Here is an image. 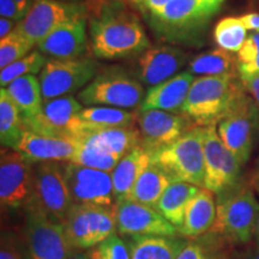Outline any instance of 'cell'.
Instances as JSON below:
<instances>
[{"mask_svg": "<svg viewBox=\"0 0 259 259\" xmlns=\"http://www.w3.org/2000/svg\"><path fill=\"white\" fill-rule=\"evenodd\" d=\"M211 191L199 190L186 210L183 225L178 232L185 238H197L212 228L216 219V198Z\"/></svg>", "mask_w": 259, "mask_h": 259, "instance_id": "24", "label": "cell"}, {"mask_svg": "<svg viewBox=\"0 0 259 259\" xmlns=\"http://www.w3.org/2000/svg\"><path fill=\"white\" fill-rule=\"evenodd\" d=\"M34 47L30 41L22 36L16 29L8 36L0 40V69H5L29 54Z\"/></svg>", "mask_w": 259, "mask_h": 259, "instance_id": "36", "label": "cell"}, {"mask_svg": "<svg viewBox=\"0 0 259 259\" xmlns=\"http://www.w3.org/2000/svg\"><path fill=\"white\" fill-rule=\"evenodd\" d=\"M240 21L247 30L259 31V14H247L240 16Z\"/></svg>", "mask_w": 259, "mask_h": 259, "instance_id": "44", "label": "cell"}, {"mask_svg": "<svg viewBox=\"0 0 259 259\" xmlns=\"http://www.w3.org/2000/svg\"><path fill=\"white\" fill-rule=\"evenodd\" d=\"M90 47L103 60H121L142 54L149 42L137 15L121 0H103L89 17Z\"/></svg>", "mask_w": 259, "mask_h": 259, "instance_id": "1", "label": "cell"}, {"mask_svg": "<svg viewBox=\"0 0 259 259\" xmlns=\"http://www.w3.org/2000/svg\"><path fill=\"white\" fill-rule=\"evenodd\" d=\"M169 2L170 0H141L136 5L141 10L142 14H147V12L156 11V10L161 9L162 6H164Z\"/></svg>", "mask_w": 259, "mask_h": 259, "instance_id": "43", "label": "cell"}, {"mask_svg": "<svg viewBox=\"0 0 259 259\" xmlns=\"http://www.w3.org/2000/svg\"><path fill=\"white\" fill-rule=\"evenodd\" d=\"M145 92L141 80L121 67H111L97 76L78 93L79 102L85 107L105 106L132 109L142 105Z\"/></svg>", "mask_w": 259, "mask_h": 259, "instance_id": "7", "label": "cell"}, {"mask_svg": "<svg viewBox=\"0 0 259 259\" xmlns=\"http://www.w3.org/2000/svg\"><path fill=\"white\" fill-rule=\"evenodd\" d=\"M96 248L102 259H131L127 244L115 233L97 245Z\"/></svg>", "mask_w": 259, "mask_h": 259, "instance_id": "38", "label": "cell"}, {"mask_svg": "<svg viewBox=\"0 0 259 259\" xmlns=\"http://www.w3.org/2000/svg\"><path fill=\"white\" fill-rule=\"evenodd\" d=\"M238 69L240 78L259 74V31L248 35L238 52Z\"/></svg>", "mask_w": 259, "mask_h": 259, "instance_id": "37", "label": "cell"}, {"mask_svg": "<svg viewBox=\"0 0 259 259\" xmlns=\"http://www.w3.org/2000/svg\"><path fill=\"white\" fill-rule=\"evenodd\" d=\"M84 108L78 99L61 96L46 100L37 116L23 120L25 128L35 134L74 139L80 125L79 113Z\"/></svg>", "mask_w": 259, "mask_h": 259, "instance_id": "15", "label": "cell"}, {"mask_svg": "<svg viewBox=\"0 0 259 259\" xmlns=\"http://www.w3.org/2000/svg\"><path fill=\"white\" fill-rule=\"evenodd\" d=\"M138 113L115 107H84L79 113L80 124L90 128L131 127L137 124Z\"/></svg>", "mask_w": 259, "mask_h": 259, "instance_id": "30", "label": "cell"}, {"mask_svg": "<svg viewBox=\"0 0 259 259\" xmlns=\"http://www.w3.org/2000/svg\"><path fill=\"white\" fill-rule=\"evenodd\" d=\"M193 80V74L190 71H184L166 82L151 87L145 93L143 102L139 106V112L160 109V111L183 114L184 105Z\"/></svg>", "mask_w": 259, "mask_h": 259, "instance_id": "21", "label": "cell"}, {"mask_svg": "<svg viewBox=\"0 0 259 259\" xmlns=\"http://www.w3.org/2000/svg\"><path fill=\"white\" fill-rule=\"evenodd\" d=\"M82 138L97 147L105 149L120 158L141 145V132L137 126L131 127L90 128L79 125L74 139Z\"/></svg>", "mask_w": 259, "mask_h": 259, "instance_id": "23", "label": "cell"}, {"mask_svg": "<svg viewBox=\"0 0 259 259\" xmlns=\"http://www.w3.org/2000/svg\"><path fill=\"white\" fill-rule=\"evenodd\" d=\"M27 241L30 259H71L74 248L63 223L27 211Z\"/></svg>", "mask_w": 259, "mask_h": 259, "instance_id": "16", "label": "cell"}, {"mask_svg": "<svg viewBox=\"0 0 259 259\" xmlns=\"http://www.w3.org/2000/svg\"><path fill=\"white\" fill-rule=\"evenodd\" d=\"M251 259H259V247H258V250L254 252L253 255H252Z\"/></svg>", "mask_w": 259, "mask_h": 259, "instance_id": "49", "label": "cell"}, {"mask_svg": "<svg viewBox=\"0 0 259 259\" xmlns=\"http://www.w3.org/2000/svg\"><path fill=\"white\" fill-rule=\"evenodd\" d=\"M18 22L12 21V19L2 17L0 18V40L8 36L12 31L17 28Z\"/></svg>", "mask_w": 259, "mask_h": 259, "instance_id": "45", "label": "cell"}, {"mask_svg": "<svg viewBox=\"0 0 259 259\" xmlns=\"http://www.w3.org/2000/svg\"><path fill=\"white\" fill-rule=\"evenodd\" d=\"M38 51L52 59H77L88 50L87 17L64 22L36 45Z\"/></svg>", "mask_w": 259, "mask_h": 259, "instance_id": "19", "label": "cell"}, {"mask_svg": "<svg viewBox=\"0 0 259 259\" xmlns=\"http://www.w3.org/2000/svg\"><path fill=\"white\" fill-rule=\"evenodd\" d=\"M151 162V154L138 145L119 161L112 171L113 190L116 203L126 199L137 183L138 178Z\"/></svg>", "mask_w": 259, "mask_h": 259, "instance_id": "25", "label": "cell"}, {"mask_svg": "<svg viewBox=\"0 0 259 259\" xmlns=\"http://www.w3.org/2000/svg\"><path fill=\"white\" fill-rule=\"evenodd\" d=\"M126 244L131 259H177L187 241L178 236L132 235Z\"/></svg>", "mask_w": 259, "mask_h": 259, "instance_id": "26", "label": "cell"}, {"mask_svg": "<svg viewBox=\"0 0 259 259\" xmlns=\"http://www.w3.org/2000/svg\"><path fill=\"white\" fill-rule=\"evenodd\" d=\"M137 125L141 132V145L150 154L167 147L196 127L185 114L160 109L138 112Z\"/></svg>", "mask_w": 259, "mask_h": 259, "instance_id": "17", "label": "cell"}, {"mask_svg": "<svg viewBox=\"0 0 259 259\" xmlns=\"http://www.w3.org/2000/svg\"><path fill=\"white\" fill-rule=\"evenodd\" d=\"M89 5L85 3H64L58 0H35L34 5L16 28L32 45H37L50 32L70 19L87 17Z\"/></svg>", "mask_w": 259, "mask_h": 259, "instance_id": "11", "label": "cell"}, {"mask_svg": "<svg viewBox=\"0 0 259 259\" xmlns=\"http://www.w3.org/2000/svg\"><path fill=\"white\" fill-rule=\"evenodd\" d=\"M177 259H211L209 252L202 244L196 241L187 242Z\"/></svg>", "mask_w": 259, "mask_h": 259, "instance_id": "41", "label": "cell"}, {"mask_svg": "<svg viewBox=\"0 0 259 259\" xmlns=\"http://www.w3.org/2000/svg\"><path fill=\"white\" fill-rule=\"evenodd\" d=\"M99 71V63L92 58L47 60L38 73L44 101L80 92L95 78Z\"/></svg>", "mask_w": 259, "mask_h": 259, "instance_id": "10", "label": "cell"}, {"mask_svg": "<svg viewBox=\"0 0 259 259\" xmlns=\"http://www.w3.org/2000/svg\"><path fill=\"white\" fill-rule=\"evenodd\" d=\"M19 108L22 119H31L41 113L44 96L38 77L34 74L19 77L5 88Z\"/></svg>", "mask_w": 259, "mask_h": 259, "instance_id": "29", "label": "cell"}, {"mask_svg": "<svg viewBox=\"0 0 259 259\" xmlns=\"http://www.w3.org/2000/svg\"><path fill=\"white\" fill-rule=\"evenodd\" d=\"M254 238H255V241H257V245H258V247H259V218H258V221H257V226H255Z\"/></svg>", "mask_w": 259, "mask_h": 259, "instance_id": "47", "label": "cell"}, {"mask_svg": "<svg viewBox=\"0 0 259 259\" xmlns=\"http://www.w3.org/2000/svg\"><path fill=\"white\" fill-rule=\"evenodd\" d=\"M213 38L220 48L238 53L247 38V29L242 24L240 17H227L216 24Z\"/></svg>", "mask_w": 259, "mask_h": 259, "instance_id": "34", "label": "cell"}, {"mask_svg": "<svg viewBox=\"0 0 259 259\" xmlns=\"http://www.w3.org/2000/svg\"><path fill=\"white\" fill-rule=\"evenodd\" d=\"M255 187H257V190H258V192H259V169H258L257 179H255Z\"/></svg>", "mask_w": 259, "mask_h": 259, "instance_id": "50", "label": "cell"}, {"mask_svg": "<svg viewBox=\"0 0 259 259\" xmlns=\"http://www.w3.org/2000/svg\"><path fill=\"white\" fill-rule=\"evenodd\" d=\"M241 80H242V84H244L245 89L251 94L259 108V74H254V76H250V77H244V78H241Z\"/></svg>", "mask_w": 259, "mask_h": 259, "instance_id": "42", "label": "cell"}, {"mask_svg": "<svg viewBox=\"0 0 259 259\" xmlns=\"http://www.w3.org/2000/svg\"><path fill=\"white\" fill-rule=\"evenodd\" d=\"M27 15V10L19 5L16 0H0V16L2 17L12 19L19 23L21 21H23Z\"/></svg>", "mask_w": 259, "mask_h": 259, "instance_id": "39", "label": "cell"}, {"mask_svg": "<svg viewBox=\"0 0 259 259\" xmlns=\"http://www.w3.org/2000/svg\"><path fill=\"white\" fill-rule=\"evenodd\" d=\"M205 127L191 128L176 142L151 153V162L167 171L174 180L204 187Z\"/></svg>", "mask_w": 259, "mask_h": 259, "instance_id": "5", "label": "cell"}, {"mask_svg": "<svg viewBox=\"0 0 259 259\" xmlns=\"http://www.w3.org/2000/svg\"><path fill=\"white\" fill-rule=\"evenodd\" d=\"M132 2H134L135 4H137V3H138V2H141V0H132Z\"/></svg>", "mask_w": 259, "mask_h": 259, "instance_id": "52", "label": "cell"}, {"mask_svg": "<svg viewBox=\"0 0 259 259\" xmlns=\"http://www.w3.org/2000/svg\"><path fill=\"white\" fill-rule=\"evenodd\" d=\"M76 139L38 135L25 128L17 150L31 163L70 162L76 153Z\"/></svg>", "mask_w": 259, "mask_h": 259, "instance_id": "22", "label": "cell"}, {"mask_svg": "<svg viewBox=\"0 0 259 259\" xmlns=\"http://www.w3.org/2000/svg\"><path fill=\"white\" fill-rule=\"evenodd\" d=\"M32 170L34 163L23 154L16 149L2 148L0 202L3 208H25L31 194Z\"/></svg>", "mask_w": 259, "mask_h": 259, "instance_id": "13", "label": "cell"}, {"mask_svg": "<svg viewBox=\"0 0 259 259\" xmlns=\"http://www.w3.org/2000/svg\"><path fill=\"white\" fill-rule=\"evenodd\" d=\"M64 176L73 203L115 209L116 200L109 171L67 162L64 166Z\"/></svg>", "mask_w": 259, "mask_h": 259, "instance_id": "14", "label": "cell"}, {"mask_svg": "<svg viewBox=\"0 0 259 259\" xmlns=\"http://www.w3.org/2000/svg\"><path fill=\"white\" fill-rule=\"evenodd\" d=\"M16 2H17L21 6H23V8L29 12L32 8V5H34L35 0H16Z\"/></svg>", "mask_w": 259, "mask_h": 259, "instance_id": "46", "label": "cell"}, {"mask_svg": "<svg viewBox=\"0 0 259 259\" xmlns=\"http://www.w3.org/2000/svg\"><path fill=\"white\" fill-rule=\"evenodd\" d=\"M245 93L240 76H202L194 78L183 114L196 126H216L233 103Z\"/></svg>", "mask_w": 259, "mask_h": 259, "instance_id": "3", "label": "cell"}, {"mask_svg": "<svg viewBox=\"0 0 259 259\" xmlns=\"http://www.w3.org/2000/svg\"><path fill=\"white\" fill-rule=\"evenodd\" d=\"M63 225L74 250L95 247L116 232L115 209L73 203Z\"/></svg>", "mask_w": 259, "mask_h": 259, "instance_id": "8", "label": "cell"}, {"mask_svg": "<svg viewBox=\"0 0 259 259\" xmlns=\"http://www.w3.org/2000/svg\"><path fill=\"white\" fill-rule=\"evenodd\" d=\"M76 143V153H74L73 158L70 162L79 164V166L112 173L113 169L116 167V164L119 163V161L121 160L116 155L90 143L85 139L77 138Z\"/></svg>", "mask_w": 259, "mask_h": 259, "instance_id": "33", "label": "cell"}, {"mask_svg": "<svg viewBox=\"0 0 259 259\" xmlns=\"http://www.w3.org/2000/svg\"><path fill=\"white\" fill-rule=\"evenodd\" d=\"M189 71L193 76H240L238 69V58L231 52L218 48L199 54L190 61Z\"/></svg>", "mask_w": 259, "mask_h": 259, "instance_id": "31", "label": "cell"}, {"mask_svg": "<svg viewBox=\"0 0 259 259\" xmlns=\"http://www.w3.org/2000/svg\"><path fill=\"white\" fill-rule=\"evenodd\" d=\"M72 204L64 166L56 161L34 163L31 194L25 211L41 213L51 221L63 223Z\"/></svg>", "mask_w": 259, "mask_h": 259, "instance_id": "6", "label": "cell"}, {"mask_svg": "<svg viewBox=\"0 0 259 259\" xmlns=\"http://www.w3.org/2000/svg\"><path fill=\"white\" fill-rule=\"evenodd\" d=\"M46 63L47 59L45 54H42L40 51H31L22 59L10 64L5 69H2L0 85H2V88H6L10 83L14 82L19 77L28 76V74L36 76L37 73L41 72Z\"/></svg>", "mask_w": 259, "mask_h": 259, "instance_id": "35", "label": "cell"}, {"mask_svg": "<svg viewBox=\"0 0 259 259\" xmlns=\"http://www.w3.org/2000/svg\"><path fill=\"white\" fill-rule=\"evenodd\" d=\"M58 2H64V3H82L84 0H58Z\"/></svg>", "mask_w": 259, "mask_h": 259, "instance_id": "48", "label": "cell"}, {"mask_svg": "<svg viewBox=\"0 0 259 259\" xmlns=\"http://www.w3.org/2000/svg\"><path fill=\"white\" fill-rule=\"evenodd\" d=\"M174 181L176 180L166 170L162 169L154 162H150V164L138 178L137 183L126 199H131L156 208V204L162 194Z\"/></svg>", "mask_w": 259, "mask_h": 259, "instance_id": "28", "label": "cell"}, {"mask_svg": "<svg viewBox=\"0 0 259 259\" xmlns=\"http://www.w3.org/2000/svg\"><path fill=\"white\" fill-rule=\"evenodd\" d=\"M259 127V108L253 97L242 93L218 124L220 138L244 164L250 160Z\"/></svg>", "mask_w": 259, "mask_h": 259, "instance_id": "9", "label": "cell"}, {"mask_svg": "<svg viewBox=\"0 0 259 259\" xmlns=\"http://www.w3.org/2000/svg\"><path fill=\"white\" fill-rule=\"evenodd\" d=\"M116 232L120 235L177 236L178 228L156 209L145 204L124 199L115 205Z\"/></svg>", "mask_w": 259, "mask_h": 259, "instance_id": "18", "label": "cell"}, {"mask_svg": "<svg viewBox=\"0 0 259 259\" xmlns=\"http://www.w3.org/2000/svg\"><path fill=\"white\" fill-rule=\"evenodd\" d=\"M25 130L22 114L8 90H0V141L3 148L16 149L21 143Z\"/></svg>", "mask_w": 259, "mask_h": 259, "instance_id": "32", "label": "cell"}, {"mask_svg": "<svg viewBox=\"0 0 259 259\" xmlns=\"http://www.w3.org/2000/svg\"><path fill=\"white\" fill-rule=\"evenodd\" d=\"M204 157V189L218 194L239 184L242 164L220 138L216 126L205 127Z\"/></svg>", "mask_w": 259, "mask_h": 259, "instance_id": "12", "label": "cell"}, {"mask_svg": "<svg viewBox=\"0 0 259 259\" xmlns=\"http://www.w3.org/2000/svg\"><path fill=\"white\" fill-rule=\"evenodd\" d=\"M200 189L185 181L176 180L164 191L155 209L178 228L183 225L186 210Z\"/></svg>", "mask_w": 259, "mask_h": 259, "instance_id": "27", "label": "cell"}, {"mask_svg": "<svg viewBox=\"0 0 259 259\" xmlns=\"http://www.w3.org/2000/svg\"><path fill=\"white\" fill-rule=\"evenodd\" d=\"M187 54L170 46L149 47L138 58V79L142 84L155 87L173 78L187 63Z\"/></svg>", "mask_w": 259, "mask_h": 259, "instance_id": "20", "label": "cell"}, {"mask_svg": "<svg viewBox=\"0 0 259 259\" xmlns=\"http://www.w3.org/2000/svg\"><path fill=\"white\" fill-rule=\"evenodd\" d=\"M225 0H170L143 16L157 38L179 45H198Z\"/></svg>", "mask_w": 259, "mask_h": 259, "instance_id": "2", "label": "cell"}, {"mask_svg": "<svg viewBox=\"0 0 259 259\" xmlns=\"http://www.w3.org/2000/svg\"><path fill=\"white\" fill-rule=\"evenodd\" d=\"M73 259H89V258L87 257V255H77V257L73 258Z\"/></svg>", "mask_w": 259, "mask_h": 259, "instance_id": "51", "label": "cell"}, {"mask_svg": "<svg viewBox=\"0 0 259 259\" xmlns=\"http://www.w3.org/2000/svg\"><path fill=\"white\" fill-rule=\"evenodd\" d=\"M259 203L253 191L244 184L216 194V219L210 232L227 242L244 245L254 236Z\"/></svg>", "mask_w": 259, "mask_h": 259, "instance_id": "4", "label": "cell"}, {"mask_svg": "<svg viewBox=\"0 0 259 259\" xmlns=\"http://www.w3.org/2000/svg\"><path fill=\"white\" fill-rule=\"evenodd\" d=\"M0 259H23L15 236L10 233H3Z\"/></svg>", "mask_w": 259, "mask_h": 259, "instance_id": "40", "label": "cell"}]
</instances>
